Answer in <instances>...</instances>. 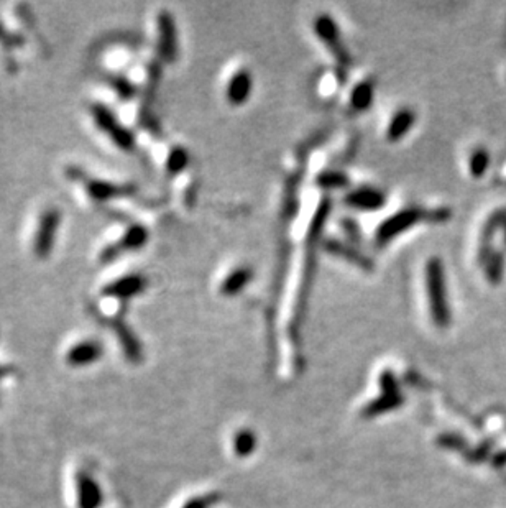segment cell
<instances>
[{
  "mask_svg": "<svg viewBox=\"0 0 506 508\" xmlns=\"http://www.w3.org/2000/svg\"><path fill=\"white\" fill-rule=\"evenodd\" d=\"M426 286L429 309L437 324L444 326L449 323L450 313L447 305V286H445V270L440 259H431L426 265Z\"/></svg>",
  "mask_w": 506,
  "mask_h": 508,
  "instance_id": "obj_1",
  "label": "cell"
},
{
  "mask_svg": "<svg viewBox=\"0 0 506 508\" xmlns=\"http://www.w3.org/2000/svg\"><path fill=\"white\" fill-rule=\"evenodd\" d=\"M424 216H426L424 210L417 208L399 210V213L394 214V216L386 219V221L378 227V231H376V240H378L380 244H386V242L394 239L398 234L408 231L409 227L416 226Z\"/></svg>",
  "mask_w": 506,
  "mask_h": 508,
  "instance_id": "obj_2",
  "label": "cell"
},
{
  "mask_svg": "<svg viewBox=\"0 0 506 508\" xmlns=\"http://www.w3.org/2000/svg\"><path fill=\"white\" fill-rule=\"evenodd\" d=\"M314 30L319 38L324 41L325 47H328L335 58L339 59L340 63L348 61V54L345 52L342 41H340V33L335 22L329 15H321L316 18L314 22Z\"/></svg>",
  "mask_w": 506,
  "mask_h": 508,
  "instance_id": "obj_3",
  "label": "cell"
},
{
  "mask_svg": "<svg viewBox=\"0 0 506 508\" xmlns=\"http://www.w3.org/2000/svg\"><path fill=\"white\" fill-rule=\"evenodd\" d=\"M38 224L40 226L36 229L33 249L36 252V255L46 257V255L52 252L54 234H56V229L59 226V213L56 209H48L43 216H41Z\"/></svg>",
  "mask_w": 506,
  "mask_h": 508,
  "instance_id": "obj_4",
  "label": "cell"
},
{
  "mask_svg": "<svg viewBox=\"0 0 506 508\" xmlns=\"http://www.w3.org/2000/svg\"><path fill=\"white\" fill-rule=\"evenodd\" d=\"M505 219H506V209H496L495 213L486 219L485 226L482 229L480 245H478V254H477V260L482 267L485 265L486 260H489L490 255L493 254V247H491V244H493V237L496 232H498V229L503 227Z\"/></svg>",
  "mask_w": 506,
  "mask_h": 508,
  "instance_id": "obj_5",
  "label": "cell"
},
{
  "mask_svg": "<svg viewBox=\"0 0 506 508\" xmlns=\"http://www.w3.org/2000/svg\"><path fill=\"white\" fill-rule=\"evenodd\" d=\"M94 118L95 122L99 123V127L102 129L109 137H112L114 144L121 146L123 150H130L133 146V139L132 135L128 134V130L123 129L122 125H118V122L115 121V117L109 111H105L102 107L94 109Z\"/></svg>",
  "mask_w": 506,
  "mask_h": 508,
  "instance_id": "obj_6",
  "label": "cell"
},
{
  "mask_svg": "<svg viewBox=\"0 0 506 508\" xmlns=\"http://www.w3.org/2000/svg\"><path fill=\"white\" fill-rule=\"evenodd\" d=\"M145 290V280L138 275H127V277L118 278L112 283H109L105 286L104 293L110 298H118V300H128L133 298V296L140 295L141 291Z\"/></svg>",
  "mask_w": 506,
  "mask_h": 508,
  "instance_id": "obj_7",
  "label": "cell"
},
{
  "mask_svg": "<svg viewBox=\"0 0 506 508\" xmlns=\"http://www.w3.org/2000/svg\"><path fill=\"white\" fill-rule=\"evenodd\" d=\"M351 208L360 209V210H376L385 206V194L381 191L375 190V187H358L345 198Z\"/></svg>",
  "mask_w": 506,
  "mask_h": 508,
  "instance_id": "obj_8",
  "label": "cell"
},
{
  "mask_svg": "<svg viewBox=\"0 0 506 508\" xmlns=\"http://www.w3.org/2000/svg\"><path fill=\"white\" fill-rule=\"evenodd\" d=\"M102 355V346L95 341H84L76 344L68 351L66 360L72 367H81V365H89Z\"/></svg>",
  "mask_w": 506,
  "mask_h": 508,
  "instance_id": "obj_9",
  "label": "cell"
},
{
  "mask_svg": "<svg viewBox=\"0 0 506 508\" xmlns=\"http://www.w3.org/2000/svg\"><path fill=\"white\" fill-rule=\"evenodd\" d=\"M252 88H253V81H252L250 72L245 70H240L229 79L225 94H227V99L230 100V102L238 105V104H243L248 98H250Z\"/></svg>",
  "mask_w": 506,
  "mask_h": 508,
  "instance_id": "obj_10",
  "label": "cell"
},
{
  "mask_svg": "<svg viewBox=\"0 0 506 508\" xmlns=\"http://www.w3.org/2000/svg\"><path fill=\"white\" fill-rule=\"evenodd\" d=\"M414 122H416V116H414L411 109H399V111L391 117L388 129H386V137H388V140L390 141L401 140L403 137L411 130Z\"/></svg>",
  "mask_w": 506,
  "mask_h": 508,
  "instance_id": "obj_11",
  "label": "cell"
},
{
  "mask_svg": "<svg viewBox=\"0 0 506 508\" xmlns=\"http://www.w3.org/2000/svg\"><path fill=\"white\" fill-rule=\"evenodd\" d=\"M77 498H79L81 508H99L102 495H100L99 485L86 474L77 477Z\"/></svg>",
  "mask_w": 506,
  "mask_h": 508,
  "instance_id": "obj_12",
  "label": "cell"
},
{
  "mask_svg": "<svg viewBox=\"0 0 506 508\" xmlns=\"http://www.w3.org/2000/svg\"><path fill=\"white\" fill-rule=\"evenodd\" d=\"M252 280V272L245 267L236 268L232 273L227 275V278L220 285V293L224 296H236L237 293H240L243 288L248 285V282Z\"/></svg>",
  "mask_w": 506,
  "mask_h": 508,
  "instance_id": "obj_13",
  "label": "cell"
},
{
  "mask_svg": "<svg viewBox=\"0 0 506 508\" xmlns=\"http://www.w3.org/2000/svg\"><path fill=\"white\" fill-rule=\"evenodd\" d=\"M160 45H161V54L164 56H173L174 49H176V33H174V26L171 18L167 12L160 17Z\"/></svg>",
  "mask_w": 506,
  "mask_h": 508,
  "instance_id": "obj_14",
  "label": "cell"
},
{
  "mask_svg": "<svg viewBox=\"0 0 506 508\" xmlns=\"http://www.w3.org/2000/svg\"><path fill=\"white\" fill-rule=\"evenodd\" d=\"M485 275L486 280H489L491 285H498V283L503 280L505 268H506V257L503 250H493V254L490 255L489 260H486L485 265Z\"/></svg>",
  "mask_w": 506,
  "mask_h": 508,
  "instance_id": "obj_15",
  "label": "cell"
},
{
  "mask_svg": "<svg viewBox=\"0 0 506 508\" xmlns=\"http://www.w3.org/2000/svg\"><path fill=\"white\" fill-rule=\"evenodd\" d=\"M490 167V153L486 152L485 148H475L470 155V160H468V169H470V175L473 178H482L486 173V169Z\"/></svg>",
  "mask_w": 506,
  "mask_h": 508,
  "instance_id": "obj_16",
  "label": "cell"
},
{
  "mask_svg": "<svg viewBox=\"0 0 506 508\" xmlns=\"http://www.w3.org/2000/svg\"><path fill=\"white\" fill-rule=\"evenodd\" d=\"M375 98V91L371 88L370 82H362L358 84L352 93V105L357 109V111H367L370 107L371 100Z\"/></svg>",
  "mask_w": 506,
  "mask_h": 508,
  "instance_id": "obj_17",
  "label": "cell"
},
{
  "mask_svg": "<svg viewBox=\"0 0 506 508\" xmlns=\"http://www.w3.org/2000/svg\"><path fill=\"white\" fill-rule=\"evenodd\" d=\"M122 237L123 239L121 242V249H130V250L140 249V247H144L146 244V240H148V234H146L145 229L140 226L130 227Z\"/></svg>",
  "mask_w": 506,
  "mask_h": 508,
  "instance_id": "obj_18",
  "label": "cell"
},
{
  "mask_svg": "<svg viewBox=\"0 0 506 508\" xmlns=\"http://www.w3.org/2000/svg\"><path fill=\"white\" fill-rule=\"evenodd\" d=\"M118 191H122L121 187L114 186L112 183H104V181H89V194L92 199L95 201H104L112 198L114 194H117Z\"/></svg>",
  "mask_w": 506,
  "mask_h": 508,
  "instance_id": "obj_19",
  "label": "cell"
},
{
  "mask_svg": "<svg viewBox=\"0 0 506 508\" xmlns=\"http://www.w3.org/2000/svg\"><path fill=\"white\" fill-rule=\"evenodd\" d=\"M187 164V153L184 152L183 148H176L173 150L171 155H169V162H168V168L171 169L173 173L179 171V169L184 168Z\"/></svg>",
  "mask_w": 506,
  "mask_h": 508,
  "instance_id": "obj_20",
  "label": "cell"
},
{
  "mask_svg": "<svg viewBox=\"0 0 506 508\" xmlns=\"http://www.w3.org/2000/svg\"><path fill=\"white\" fill-rule=\"evenodd\" d=\"M503 245L506 247V219H505V224H503Z\"/></svg>",
  "mask_w": 506,
  "mask_h": 508,
  "instance_id": "obj_21",
  "label": "cell"
}]
</instances>
